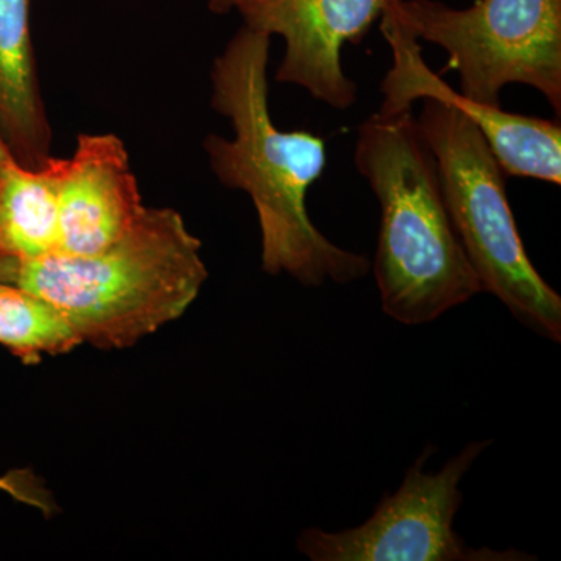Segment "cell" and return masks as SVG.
Returning a JSON list of instances; mask_svg holds the SVG:
<instances>
[{
    "instance_id": "16",
    "label": "cell",
    "mask_w": 561,
    "mask_h": 561,
    "mask_svg": "<svg viewBox=\"0 0 561 561\" xmlns=\"http://www.w3.org/2000/svg\"><path fill=\"white\" fill-rule=\"evenodd\" d=\"M7 154H11L10 150L7 149L5 142H3L2 136H0V161H2Z\"/></svg>"
},
{
    "instance_id": "10",
    "label": "cell",
    "mask_w": 561,
    "mask_h": 561,
    "mask_svg": "<svg viewBox=\"0 0 561 561\" xmlns=\"http://www.w3.org/2000/svg\"><path fill=\"white\" fill-rule=\"evenodd\" d=\"M0 136L24 168H39L51 158L33 55L31 0H0Z\"/></svg>"
},
{
    "instance_id": "15",
    "label": "cell",
    "mask_w": 561,
    "mask_h": 561,
    "mask_svg": "<svg viewBox=\"0 0 561 561\" xmlns=\"http://www.w3.org/2000/svg\"><path fill=\"white\" fill-rule=\"evenodd\" d=\"M236 0H209L210 10L216 13H228L230 10H234Z\"/></svg>"
},
{
    "instance_id": "8",
    "label": "cell",
    "mask_w": 561,
    "mask_h": 561,
    "mask_svg": "<svg viewBox=\"0 0 561 561\" xmlns=\"http://www.w3.org/2000/svg\"><path fill=\"white\" fill-rule=\"evenodd\" d=\"M386 0H236L243 25L286 43L276 70L316 101L345 111L357 102V84L342 65L345 44H359L381 18Z\"/></svg>"
},
{
    "instance_id": "2",
    "label": "cell",
    "mask_w": 561,
    "mask_h": 561,
    "mask_svg": "<svg viewBox=\"0 0 561 561\" xmlns=\"http://www.w3.org/2000/svg\"><path fill=\"white\" fill-rule=\"evenodd\" d=\"M354 164L381 210L371 268L383 313L419 327L482 294L454 232L437 161L413 110L378 111L362 122Z\"/></svg>"
},
{
    "instance_id": "7",
    "label": "cell",
    "mask_w": 561,
    "mask_h": 561,
    "mask_svg": "<svg viewBox=\"0 0 561 561\" xmlns=\"http://www.w3.org/2000/svg\"><path fill=\"white\" fill-rule=\"evenodd\" d=\"M381 32L391 49V68L381 83V113L413 110V103L434 99L454 106L482 133L491 153L507 176L561 183L560 121L507 113L501 106L465 98L449 87L421 55L419 39L402 27L383 3Z\"/></svg>"
},
{
    "instance_id": "13",
    "label": "cell",
    "mask_w": 561,
    "mask_h": 561,
    "mask_svg": "<svg viewBox=\"0 0 561 561\" xmlns=\"http://www.w3.org/2000/svg\"><path fill=\"white\" fill-rule=\"evenodd\" d=\"M0 491L9 494L22 504L31 505L49 515L55 505L51 504L49 491L41 486L38 479L28 470H16L0 476Z\"/></svg>"
},
{
    "instance_id": "6",
    "label": "cell",
    "mask_w": 561,
    "mask_h": 561,
    "mask_svg": "<svg viewBox=\"0 0 561 561\" xmlns=\"http://www.w3.org/2000/svg\"><path fill=\"white\" fill-rule=\"evenodd\" d=\"M491 440L470 442L437 472L424 470L434 446L416 457L394 493H383L370 518L353 529L309 527L297 548L312 561H529L530 553L471 548L454 529L463 502L460 483Z\"/></svg>"
},
{
    "instance_id": "1",
    "label": "cell",
    "mask_w": 561,
    "mask_h": 561,
    "mask_svg": "<svg viewBox=\"0 0 561 561\" xmlns=\"http://www.w3.org/2000/svg\"><path fill=\"white\" fill-rule=\"evenodd\" d=\"M272 36L243 25L210 70L213 108L231 122V139H205L209 165L230 190L250 195L262 242V268L302 286L351 284L368 275L367 256L342 249L309 217V187L327 168V144L313 133L283 131L268 108Z\"/></svg>"
},
{
    "instance_id": "4",
    "label": "cell",
    "mask_w": 561,
    "mask_h": 561,
    "mask_svg": "<svg viewBox=\"0 0 561 561\" xmlns=\"http://www.w3.org/2000/svg\"><path fill=\"white\" fill-rule=\"evenodd\" d=\"M416 124L437 161L443 202L483 294L527 330L561 342V297L527 256L505 173L482 133L459 110L424 99Z\"/></svg>"
},
{
    "instance_id": "3",
    "label": "cell",
    "mask_w": 561,
    "mask_h": 561,
    "mask_svg": "<svg viewBox=\"0 0 561 561\" xmlns=\"http://www.w3.org/2000/svg\"><path fill=\"white\" fill-rule=\"evenodd\" d=\"M202 242L171 208H147L105 250L20 262L14 284L60 308L83 343L127 348L180 319L208 278Z\"/></svg>"
},
{
    "instance_id": "14",
    "label": "cell",
    "mask_w": 561,
    "mask_h": 561,
    "mask_svg": "<svg viewBox=\"0 0 561 561\" xmlns=\"http://www.w3.org/2000/svg\"><path fill=\"white\" fill-rule=\"evenodd\" d=\"M18 267L20 262L11 260V257L2 256L0 254V283L14 284L16 279Z\"/></svg>"
},
{
    "instance_id": "12",
    "label": "cell",
    "mask_w": 561,
    "mask_h": 561,
    "mask_svg": "<svg viewBox=\"0 0 561 561\" xmlns=\"http://www.w3.org/2000/svg\"><path fill=\"white\" fill-rule=\"evenodd\" d=\"M79 332L60 308L22 289L0 283V345L24 364H38L44 354L58 356L81 345Z\"/></svg>"
},
{
    "instance_id": "9",
    "label": "cell",
    "mask_w": 561,
    "mask_h": 561,
    "mask_svg": "<svg viewBox=\"0 0 561 561\" xmlns=\"http://www.w3.org/2000/svg\"><path fill=\"white\" fill-rule=\"evenodd\" d=\"M144 209L124 142L116 135H80L62 168L57 253L84 256L105 250Z\"/></svg>"
},
{
    "instance_id": "11",
    "label": "cell",
    "mask_w": 561,
    "mask_h": 561,
    "mask_svg": "<svg viewBox=\"0 0 561 561\" xmlns=\"http://www.w3.org/2000/svg\"><path fill=\"white\" fill-rule=\"evenodd\" d=\"M65 160L51 157L24 168L7 154L0 161V254L18 262L57 253L60 183Z\"/></svg>"
},
{
    "instance_id": "5",
    "label": "cell",
    "mask_w": 561,
    "mask_h": 561,
    "mask_svg": "<svg viewBox=\"0 0 561 561\" xmlns=\"http://www.w3.org/2000/svg\"><path fill=\"white\" fill-rule=\"evenodd\" d=\"M416 39L448 54L460 94L501 106L507 84L540 92L561 116V0H478L453 9L438 0H386Z\"/></svg>"
}]
</instances>
